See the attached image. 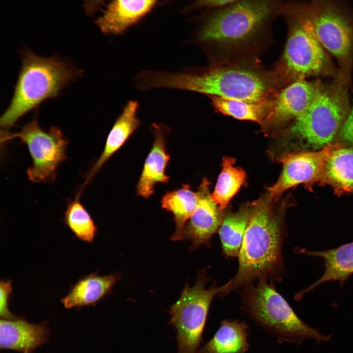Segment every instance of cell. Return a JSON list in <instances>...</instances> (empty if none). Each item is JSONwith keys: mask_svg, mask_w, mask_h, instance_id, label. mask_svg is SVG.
Segmentation results:
<instances>
[{"mask_svg": "<svg viewBox=\"0 0 353 353\" xmlns=\"http://www.w3.org/2000/svg\"><path fill=\"white\" fill-rule=\"evenodd\" d=\"M143 91L165 88L209 97L257 102L274 101L281 89L272 71L248 58L218 60L204 67L179 71L144 70L139 76Z\"/></svg>", "mask_w": 353, "mask_h": 353, "instance_id": "obj_1", "label": "cell"}, {"mask_svg": "<svg viewBox=\"0 0 353 353\" xmlns=\"http://www.w3.org/2000/svg\"><path fill=\"white\" fill-rule=\"evenodd\" d=\"M284 0H238L210 9L195 35L207 54L216 51L230 59L234 53L256 51L271 39L275 19Z\"/></svg>", "mask_w": 353, "mask_h": 353, "instance_id": "obj_2", "label": "cell"}, {"mask_svg": "<svg viewBox=\"0 0 353 353\" xmlns=\"http://www.w3.org/2000/svg\"><path fill=\"white\" fill-rule=\"evenodd\" d=\"M275 202L268 193L253 202V210L238 256V271L225 284L222 294L260 279L280 278L284 232L282 215L275 208Z\"/></svg>", "mask_w": 353, "mask_h": 353, "instance_id": "obj_3", "label": "cell"}, {"mask_svg": "<svg viewBox=\"0 0 353 353\" xmlns=\"http://www.w3.org/2000/svg\"><path fill=\"white\" fill-rule=\"evenodd\" d=\"M22 65L10 104L2 115L3 132L47 100L57 97L82 71L55 57H40L29 50L22 54Z\"/></svg>", "mask_w": 353, "mask_h": 353, "instance_id": "obj_4", "label": "cell"}, {"mask_svg": "<svg viewBox=\"0 0 353 353\" xmlns=\"http://www.w3.org/2000/svg\"><path fill=\"white\" fill-rule=\"evenodd\" d=\"M280 16L293 17L342 64L353 51V10L338 0H287Z\"/></svg>", "mask_w": 353, "mask_h": 353, "instance_id": "obj_5", "label": "cell"}, {"mask_svg": "<svg viewBox=\"0 0 353 353\" xmlns=\"http://www.w3.org/2000/svg\"><path fill=\"white\" fill-rule=\"evenodd\" d=\"M347 78L345 70L341 71L333 83L322 87L308 109L293 121L288 136L312 151L330 144L350 111Z\"/></svg>", "mask_w": 353, "mask_h": 353, "instance_id": "obj_6", "label": "cell"}, {"mask_svg": "<svg viewBox=\"0 0 353 353\" xmlns=\"http://www.w3.org/2000/svg\"><path fill=\"white\" fill-rule=\"evenodd\" d=\"M260 279L244 287V309L259 325L279 341L299 343L306 339L327 341L330 336L321 334L306 325L275 288L272 281Z\"/></svg>", "mask_w": 353, "mask_h": 353, "instance_id": "obj_7", "label": "cell"}, {"mask_svg": "<svg viewBox=\"0 0 353 353\" xmlns=\"http://www.w3.org/2000/svg\"><path fill=\"white\" fill-rule=\"evenodd\" d=\"M283 17L288 27L286 42L281 57L272 70L279 87L307 76L330 72L329 60L313 34L295 18Z\"/></svg>", "mask_w": 353, "mask_h": 353, "instance_id": "obj_8", "label": "cell"}, {"mask_svg": "<svg viewBox=\"0 0 353 353\" xmlns=\"http://www.w3.org/2000/svg\"><path fill=\"white\" fill-rule=\"evenodd\" d=\"M208 279L205 270H201L195 284H185L169 310L170 324L177 331L178 353H199L210 304L225 288V284L206 288Z\"/></svg>", "mask_w": 353, "mask_h": 353, "instance_id": "obj_9", "label": "cell"}, {"mask_svg": "<svg viewBox=\"0 0 353 353\" xmlns=\"http://www.w3.org/2000/svg\"><path fill=\"white\" fill-rule=\"evenodd\" d=\"M19 139L25 144L32 160L26 170L28 177L37 183H50L56 176L59 165L66 159L68 139L57 127L46 131L41 128L36 117L25 125L18 132H1V143Z\"/></svg>", "mask_w": 353, "mask_h": 353, "instance_id": "obj_10", "label": "cell"}, {"mask_svg": "<svg viewBox=\"0 0 353 353\" xmlns=\"http://www.w3.org/2000/svg\"><path fill=\"white\" fill-rule=\"evenodd\" d=\"M335 145L329 144L316 151L286 152L277 158L281 163V173L267 193L275 201L286 190L298 185L320 181L327 159Z\"/></svg>", "mask_w": 353, "mask_h": 353, "instance_id": "obj_11", "label": "cell"}, {"mask_svg": "<svg viewBox=\"0 0 353 353\" xmlns=\"http://www.w3.org/2000/svg\"><path fill=\"white\" fill-rule=\"evenodd\" d=\"M318 82L298 79L280 90L262 128L277 130L303 114L311 105L321 88Z\"/></svg>", "mask_w": 353, "mask_h": 353, "instance_id": "obj_12", "label": "cell"}, {"mask_svg": "<svg viewBox=\"0 0 353 353\" xmlns=\"http://www.w3.org/2000/svg\"><path fill=\"white\" fill-rule=\"evenodd\" d=\"M209 184L206 178L200 184L197 206L182 232V240L190 241L192 249L210 246L211 238L218 231L224 216L212 198Z\"/></svg>", "mask_w": 353, "mask_h": 353, "instance_id": "obj_13", "label": "cell"}, {"mask_svg": "<svg viewBox=\"0 0 353 353\" xmlns=\"http://www.w3.org/2000/svg\"><path fill=\"white\" fill-rule=\"evenodd\" d=\"M150 130L153 135L151 150L147 155L137 182V195L149 198L158 183H168L170 177L166 174L170 156L167 152L166 140L171 129L162 123H152Z\"/></svg>", "mask_w": 353, "mask_h": 353, "instance_id": "obj_14", "label": "cell"}, {"mask_svg": "<svg viewBox=\"0 0 353 353\" xmlns=\"http://www.w3.org/2000/svg\"><path fill=\"white\" fill-rule=\"evenodd\" d=\"M139 107V104L136 100H132L126 102L109 131L101 155L88 172L85 181L81 188V192L108 159L139 127L141 122L138 117Z\"/></svg>", "mask_w": 353, "mask_h": 353, "instance_id": "obj_15", "label": "cell"}, {"mask_svg": "<svg viewBox=\"0 0 353 353\" xmlns=\"http://www.w3.org/2000/svg\"><path fill=\"white\" fill-rule=\"evenodd\" d=\"M158 0H113L96 21L107 35H121L146 14Z\"/></svg>", "mask_w": 353, "mask_h": 353, "instance_id": "obj_16", "label": "cell"}, {"mask_svg": "<svg viewBox=\"0 0 353 353\" xmlns=\"http://www.w3.org/2000/svg\"><path fill=\"white\" fill-rule=\"evenodd\" d=\"M48 331L43 324H33L21 318L1 319L0 346L1 349L30 353L47 340Z\"/></svg>", "mask_w": 353, "mask_h": 353, "instance_id": "obj_17", "label": "cell"}, {"mask_svg": "<svg viewBox=\"0 0 353 353\" xmlns=\"http://www.w3.org/2000/svg\"><path fill=\"white\" fill-rule=\"evenodd\" d=\"M307 255L322 258L324 260L323 275L317 281L297 295L300 298L305 293L328 281H339L343 283L353 274V242L335 249L324 251H311L301 249L299 251Z\"/></svg>", "mask_w": 353, "mask_h": 353, "instance_id": "obj_18", "label": "cell"}, {"mask_svg": "<svg viewBox=\"0 0 353 353\" xmlns=\"http://www.w3.org/2000/svg\"><path fill=\"white\" fill-rule=\"evenodd\" d=\"M120 278L118 274L99 276L93 273L85 276L60 301L66 308L94 305L110 292Z\"/></svg>", "mask_w": 353, "mask_h": 353, "instance_id": "obj_19", "label": "cell"}, {"mask_svg": "<svg viewBox=\"0 0 353 353\" xmlns=\"http://www.w3.org/2000/svg\"><path fill=\"white\" fill-rule=\"evenodd\" d=\"M320 181L332 186L337 193L353 192V149L335 145Z\"/></svg>", "mask_w": 353, "mask_h": 353, "instance_id": "obj_20", "label": "cell"}, {"mask_svg": "<svg viewBox=\"0 0 353 353\" xmlns=\"http://www.w3.org/2000/svg\"><path fill=\"white\" fill-rule=\"evenodd\" d=\"M248 326L238 320L223 321L199 353H244L249 348Z\"/></svg>", "mask_w": 353, "mask_h": 353, "instance_id": "obj_21", "label": "cell"}, {"mask_svg": "<svg viewBox=\"0 0 353 353\" xmlns=\"http://www.w3.org/2000/svg\"><path fill=\"white\" fill-rule=\"evenodd\" d=\"M199 201L198 192H194L188 184L167 192L162 197V207L174 216L176 229L171 239L182 240V234L187 222L193 214Z\"/></svg>", "mask_w": 353, "mask_h": 353, "instance_id": "obj_22", "label": "cell"}, {"mask_svg": "<svg viewBox=\"0 0 353 353\" xmlns=\"http://www.w3.org/2000/svg\"><path fill=\"white\" fill-rule=\"evenodd\" d=\"M253 208L252 202L244 204L235 212L224 215L218 231L223 252L227 257H238Z\"/></svg>", "mask_w": 353, "mask_h": 353, "instance_id": "obj_23", "label": "cell"}, {"mask_svg": "<svg viewBox=\"0 0 353 353\" xmlns=\"http://www.w3.org/2000/svg\"><path fill=\"white\" fill-rule=\"evenodd\" d=\"M218 112L240 120L257 122L262 126L273 107L274 101L257 102L209 97Z\"/></svg>", "mask_w": 353, "mask_h": 353, "instance_id": "obj_24", "label": "cell"}, {"mask_svg": "<svg viewBox=\"0 0 353 353\" xmlns=\"http://www.w3.org/2000/svg\"><path fill=\"white\" fill-rule=\"evenodd\" d=\"M235 159L226 156L223 158L222 170L219 175L212 198L219 208L224 210L232 198L246 182V174L243 169L234 167Z\"/></svg>", "mask_w": 353, "mask_h": 353, "instance_id": "obj_25", "label": "cell"}, {"mask_svg": "<svg viewBox=\"0 0 353 353\" xmlns=\"http://www.w3.org/2000/svg\"><path fill=\"white\" fill-rule=\"evenodd\" d=\"M81 195L67 204L64 221L65 225L78 239L92 243L97 232V227L88 211L80 202Z\"/></svg>", "mask_w": 353, "mask_h": 353, "instance_id": "obj_26", "label": "cell"}, {"mask_svg": "<svg viewBox=\"0 0 353 353\" xmlns=\"http://www.w3.org/2000/svg\"><path fill=\"white\" fill-rule=\"evenodd\" d=\"M11 280H2L0 282V315L1 319H13L15 317L8 308V303L12 292Z\"/></svg>", "mask_w": 353, "mask_h": 353, "instance_id": "obj_27", "label": "cell"}, {"mask_svg": "<svg viewBox=\"0 0 353 353\" xmlns=\"http://www.w3.org/2000/svg\"><path fill=\"white\" fill-rule=\"evenodd\" d=\"M339 136L342 141L353 145V107L340 128Z\"/></svg>", "mask_w": 353, "mask_h": 353, "instance_id": "obj_28", "label": "cell"}, {"mask_svg": "<svg viewBox=\"0 0 353 353\" xmlns=\"http://www.w3.org/2000/svg\"><path fill=\"white\" fill-rule=\"evenodd\" d=\"M237 0H195L194 6L211 9L227 5Z\"/></svg>", "mask_w": 353, "mask_h": 353, "instance_id": "obj_29", "label": "cell"}, {"mask_svg": "<svg viewBox=\"0 0 353 353\" xmlns=\"http://www.w3.org/2000/svg\"><path fill=\"white\" fill-rule=\"evenodd\" d=\"M105 0H85L84 9L86 13L92 15L97 11Z\"/></svg>", "mask_w": 353, "mask_h": 353, "instance_id": "obj_30", "label": "cell"}]
</instances>
